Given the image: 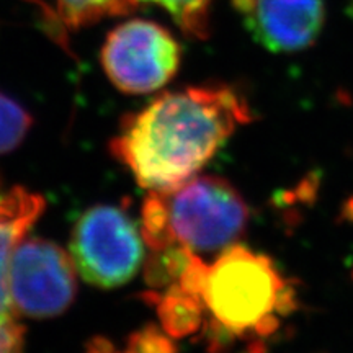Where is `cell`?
<instances>
[{
  "instance_id": "7c38bea8",
  "label": "cell",
  "mask_w": 353,
  "mask_h": 353,
  "mask_svg": "<svg viewBox=\"0 0 353 353\" xmlns=\"http://www.w3.org/2000/svg\"><path fill=\"white\" fill-rule=\"evenodd\" d=\"M32 126L30 114L17 101L0 94V154L17 148Z\"/></svg>"
},
{
  "instance_id": "277c9868",
  "label": "cell",
  "mask_w": 353,
  "mask_h": 353,
  "mask_svg": "<svg viewBox=\"0 0 353 353\" xmlns=\"http://www.w3.org/2000/svg\"><path fill=\"white\" fill-rule=\"evenodd\" d=\"M143 234L125 210L95 206L79 218L70 257L87 283L114 288L128 283L144 259Z\"/></svg>"
},
{
  "instance_id": "8fae6325",
  "label": "cell",
  "mask_w": 353,
  "mask_h": 353,
  "mask_svg": "<svg viewBox=\"0 0 353 353\" xmlns=\"http://www.w3.org/2000/svg\"><path fill=\"white\" fill-rule=\"evenodd\" d=\"M136 2L157 3L170 13L175 23L190 37H208V17L211 0H136Z\"/></svg>"
},
{
  "instance_id": "6da1fadb",
  "label": "cell",
  "mask_w": 353,
  "mask_h": 353,
  "mask_svg": "<svg viewBox=\"0 0 353 353\" xmlns=\"http://www.w3.org/2000/svg\"><path fill=\"white\" fill-rule=\"evenodd\" d=\"M249 120L245 101L231 88L188 87L128 118L110 149L143 188H170L192 179Z\"/></svg>"
},
{
  "instance_id": "3957f363",
  "label": "cell",
  "mask_w": 353,
  "mask_h": 353,
  "mask_svg": "<svg viewBox=\"0 0 353 353\" xmlns=\"http://www.w3.org/2000/svg\"><path fill=\"white\" fill-rule=\"evenodd\" d=\"M249 208L219 176H196L170 188L151 190L141 213V234L151 250L179 245L190 252H223L236 244Z\"/></svg>"
},
{
  "instance_id": "8992f818",
  "label": "cell",
  "mask_w": 353,
  "mask_h": 353,
  "mask_svg": "<svg viewBox=\"0 0 353 353\" xmlns=\"http://www.w3.org/2000/svg\"><path fill=\"white\" fill-rule=\"evenodd\" d=\"M8 290L17 314L57 316L76 296V265L54 242L23 239L12 255Z\"/></svg>"
},
{
  "instance_id": "52a82bcc",
  "label": "cell",
  "mask_w": 353,
  "mask_h": 353,
  "mask_svg": "<svg viewBox=\"0 0 353 353\" xmlns=\"http://www.w3.org/2000/svg\"><path fill=\"white\" fill-rule=\"evenodd\" d=\"M252 37L270 52L311 46L324 25L322 0H234Z\"/></svg>"
},
{
  "instance_id": "4fadbf2b",
  "label": "cell",
  "mask_w": 353,
  "mask_h": 353,
  "mask_svg": "<svg viewBox=\"0 0 353 353\" xmlns=\"http://www.w3.org/2000/svg\"><path fill=\"white\" fill-rule=\"evenodd\" d=\"M172 339L169 335H164L156 327H145L138 330L128 339L126 350L130 352H169L174 350Z\"/></svg>"
},
{
  "instance_id": "9c48e42d",
  "label": "cell",
  "mask_w": 353,
  "mask_h": 353,
  "mask_svg": "<svg viewBox=\"0 0 353 353\" xmlns=\"http://www.w3.org/2000/svg\"><path fill=\"white\" fill-rule=\"evenodd\" d=\"M156 304L162 329L170 339H183L203 329L206 319L201 291L176 280L161 291L145 294Z\"/></svg>"
},
{
  "instance_id": "5bb4252c",
  "label": "cell",
  "mask_w": 353,
  "mask_h": 353,
  "mask_svg": "<svg viewBox=\"0 0 353 353\" xmlns=\"http://www.w3.org/2000/svg\"><path fill=\"white\" fill-rule=\"evenodd\" d=\"M25 330L15 321H0V352H19L23 348Z\"/></svg>"
},
{
  "instance_id": "7a4b0ae2",
  "label": "cell",
  "mask_w": 353,
  "mask_h": 353,
  "mask_svg": "<svg viewBox=\"0 0 353 353\" xmlns=\"http://www.w3.org/2000/svg\"><path fill=\"white\" fill-rule=\"evenodd\" d=\"M201 299L211 347L267 339L294 307L293 290L272 260L236 244L206 263Z\"/></svg>"
},
{
  "instance_id": "9a60e30c",
  "label": "cell",
  "mask_w": 353,
  "mask_h": 353,
  "mask_svg": "<svg viewBox=\"0 0 353 353\" xmlns=\"http://www.w3.org/2000/svg\"><path fill=\"white\" fill-rule=\"evenodd\" d=\"M0 195H2V193H0Z\"/></svg>"
},
{
  "instance_id": "30bf717a",
  "label": "cell",
  "mask_w": 353,
  "mask_h": 353,
  "mask_svg": "<svg viewBox=\"0 0 353 353\" xmlns=\"http://www.w3.org/2000/svg\"><path fill=\"white\" fill-rule=\"evenodd\" d=\"M57 17L70 28L132 10L136 0H54Z\"/></svg>"
},
{
  "instance_id": "5b68a950",
  "label": "cell",
  "mask_w": 353,
  "mask_h": 353,
  "mask_svg": "<svg viewBox=\"0 0 353 353\" xmlns=\"http://www.w3.org/2000/svg\"><path fill=\"white\" fill-rule=\"evenodd\" d=\"M180 64V46L161 25L131 20L108 34L101 65L125 94H149L164 87Z\"/></svg>"
},
{
  "instance_id": "ba28073f",
  "label": "cell",
  "mask_w": 353,
  "mask_h": 353,
  "mask_svg": "<svg viewBox=\"0 0 353 353\" xmlns=\"http://www.w3.org/2000/svg\"><path fill=\"white\" fill-rule=\"evenodd\" d=\"M43 210V196L21 187L0 195V321H15L19 316L8 290L10 260Z\"/></svg>"
}]
</instances>
